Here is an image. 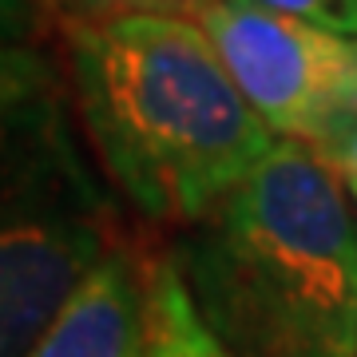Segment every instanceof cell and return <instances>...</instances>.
Listing matches in <instances>:
<instances>
[{"mask_svg":"<svg viewBox=\"0 0 357 357\" xmlns=\"http://www.w3.org/2000/svg\"><path fill=\"white\" fill-rule=\"evenodd\" d=\"M195 20L274 139L310 147L349 112L357 40L234 0H211Z\"/></svg>","mask_w":357,"mask_h":357,"instance_id":"cell-4","label":"cell"},{"mask_svg":"<svg viewBox=\"0 0 357 357\" xmlns=\"http://www.w3.org/2000/svg\"><path fill=\"white\" fill-rule=\"evenodd\" d=\"M36 28L32 0H0V44H24Z\"/></svg>","mask_w":357,"mask_h":357,"instance_id":"cell-11","label":"cell"},{"mask_svg":"<svg viewBox=\"0 0 357 357\" xmlns=\"http://www.w3.org/2000/svg\"><path fill=\"white\" fill-rule=\"evenodd\" d=\"M151 262L112 246L88 270L28 357H147Z\"/></svg>","mask_w":357,"mask_h":357,"instance_id":"cell-5","label":"cell"},{"mask_svg":"<svg viewBox=\"0 0 357 357\" xmlns=\"http://www.w3.org/2000/svg\"><path fill=\"white\" fill-rule=\"evenodd\" d=\"M64 36L79 123L151 222H203L274 147L199 20L112 16Z\"/></svg>","mask_w":357,"mask_h":357,"instance_id":"cell-1","label":"cell"},{"mask_svg":"<svg viewBox=\"0 0 357 357\" xmlns=\"http://www.w3.org/2000/svg\"><path fill=\"white\" fill-rule=\"evenodd\" d=\"M349 112H357V84H354V91H349Z\"/></svg>","mask_w":357,"mask_h":357,"instance_id":"cell-12","label":"cell"},{"mask_svg":"<svg viewBox=\"0 0 357 357\" xmlns=\"http://www.w3.org/2000/svg\"><path fill=\"white\" fill-rule=\"evenodd\" d=\"M147 357H234L199 314L191 286H187L171 250L151 262Z\"/></svg>","mask_w":357,"mask_h":357,"instance_id":"cell-6","label":"cell"},{"mask_svg":"<svg viewBox=\"0 0 357 357\" xmlns=\"http://www.w3.org/2000/svg\"><path fill=\"white\" fill-rule=\"evenodd\" d=\"M171 255L234 357H357V215L314 147L274 139Z\"/></svg>","mask_w":357,"mask_h":357,"instance_id":"cell-2","label":"cell"},{"mask_svg":"<svg viewBox=\"0 0 357 357\" xmlns=\"http://www.w3.org/2000/svg\"><path fill=\"white\" fill-rule=\"evenodd\" d=\"M56 100V72L28 44H0V131Z\"/></svg>","mask_w":357,"mask_h":357,"instance_id":"cell-7","label":"cell"},{"mask_svg":"<svg viewBox=\"0 0 357 357\" xmlns=\"http://www.w3.org/2000/svg\"><path fill=\"white\" fill-rule=\"evenodd\" d=\"M112 250L56 100L0 131V357H28Z\"/></svg>","mask_w":357,"mask_h":357,"instance_id":"cell-3","label":"cell"},{"mask_svg":"<svg viewBox=\"0 0 357 357\" xmlns=\"http://www.w3.org/2000/svg\"><path fill=\"white\" fill-rule=\"evenodd\" d=\"M246 8H262V13H278L290 20H306L326 32L357 40V0H234Z\"/></svg>","mask_w":357,"mask_h":357,"instance_id":"cell-9","label":"cell"},{"mask_svg":"<svg viewBox=\"0 0 357 357\" xmlns=\"http://www.w3.org/2000/svg\"><path fill=\"white\" fill-rule=\"evenodd\" d=\"M310 147L318 151V159L333 171L342 191L349 195V203L357 206V112H342L326 128V135Z\"/></svg>","mask_w":357,"mask_h":357,"instance_id":"cell-10","label":"cell"},{"mask_svg":"<svg viewBox=\"0 0 357 357\" xmlns=\"http://www.w3.org/2000/svg\"><path fill=\"white\" fill-rule=\"evenodd\" d=\"M44 4H48V0H44Z\"/></svg>","mask_w":357,"mask_h":357,"instance_id":"cell-13","label":"cell"},{"mask_svg":"<svg viewBox=\"0 0 357 357\" xmlns=\"http://www.w3.org/2000/svg\"><path fill=\"white\" fill-rule=\"evenodd\" d=\"M211 0H48V8L64 13V24L112 20V16H183L195 20Z\"/></svg>","mask_w":357,"mask_h":357,"instance_id":"cell-8","label":"cell"}]
</instances>
